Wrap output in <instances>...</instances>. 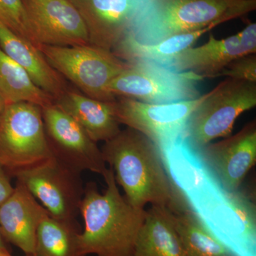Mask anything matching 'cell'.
Returning a JSON list of instances; mask_svg holds the SVG:
<instances>
[{
  "mask_svg": "<svg viewBox=\"0 0 256 256\" xmlns=\"http://www.w3.org/2000/svg\"><path fill=\"white\" fill-rule=\"evenodd\" d=\"M11 178L0 160V205L2 204L14 192V186L12 184Z\"/></svg>",
  "mask_w": 256,
  "mask_h": 256,
  "instance_id": "484cf974",
  "label": "cell"
},
{
  "mask_svg": "<svg viewBox=\"0 0 256 256\" xmlns=\"http://www.w3.org/2000/svg\"></svg>",
  "mask_w": 256,
  "mask_h": 256,
  "instance_id": "f546056e",
  "label": "cell"
},
{
  "mask_svg": "<svg viewBox=\"0 0 256 256\" xmlns=\"http://www.w3.org/2000/svg\"><path fill=\"white\" fill-rule=\"evenodd\" d=\"M24 6L28 38L37 48L90 44L85 22L70 0H24Z\"/></svg>",
  "mask_w": 256,
  "mask_h": 256,
  "instance_id": "8fae6325",
  "label": "cell"
},
{
  "mask_svg": "<svg viewBox=\"0 0 256 256\" xmlns=\"http://www.w3.org/2000/svg\"><path fill=\"white\" fill-rule=\"evenodd\" d=\"M48 214L22 184L16 182L11 196L0 205V232L5 242L28 256H35L36 234Z\"/></svg>",
  "mask_w": 256,
  "mask_h": 256,
  "instance_id": "2e32d148",
  "label": "cell"
},
{
  "mask_svg": "<svg viewBox=\"0 0 256 256\" xmlns=\"http://www.w3.org/2000/svg\"><path fill=\"white\" fill-rule=\"evenodd\" d=\"M161 154L190 212L236 256H256V205L248 194L225 190L185 140Z\"/></svg>",
  "mask_w": 256,
  "mask_h": 256,
  "instance_id": "6da1fadb",
  "label": "cell"
},
{
  "mask_svg": "<svg viewBox=\"0 0 256 256\" xmlns=\"http://www.w3.org/2000/svg\"><path fill=\"white\" fill-rule=\"evenodd\" d=\"M102 178L107 188L99 192L94 182L84 190L80 214L84 229L78 234L84 256H130L146 218V210L132 206L121 194L110 168Z\"/></svg>",
  "mask_w": 256,
  "mask_h": 256,
  "instance_id": "3957f363",
  "label": "cell"
},
{
  "mask_svg": "<svg viewBox=\"0 0 256 256\" xmlns=\"http://www.w3.org/2000/svg\"><path fill=\"white\" fill-rule=\"evenodd\" d=\"M217 26L212 24L197 31L175 35L154 44H143L128 36L112 52L127 63L146 62L165 66L182 52L192 48L203 35Z\"/></svg>",
  "mask_w": 256,
  "mask_h": 256,
  "instance_id": "ffe728a7",
  "label": "cell"
},
{
  "mask_svg": "<svg viewBox=\"0 0 256 256\" xmlns=\"http://www.w3.org/2000/svg\"><path fill=\"white\" fill-rule=\"evenodd\" d=\"M80 174L54 158L18 173L14 178L28 188L50 216L77 222L85 190Z\"/></svg>",
  "mask_w": 256,
  "mask_h": 256,
  "instance_id": "30bf717a",
  "label": "cell"
},
{
  "mask_svg": "<svg viewBox=\"0 0 256 256\" xmlns=\"http://www.w3.org/2000/svg\"><path fill=\"white\" fill-rule=\"evenodd\" d=\"M208 95L168 104L119 98L114 102V114L120 124L142 133L162 149L184 139L190 116Z\"/></svg>",
  "mask_w": 256,
  "mask_h": 256,
  "instance_id": "9c48e42d",
  "label": "cell"
},
{
  "mask_svg": "<svg viewBox=\"0 0 256 256\" xmlns=\"http://www.w3.org/2000/svg\"><path fill=\"white\" fill-rule=\"evenodd\" d=\"M48 63L74 84L84 95L104 102L117 100L110 94L111 82L129 67L110 50L87 44L76 46H40Z\"/></svg>",
  "mask_w": 256,
  "mask_h": 256,
  "instance_id": "8992f818",
  "label": "cell"
},
{
  "mask_svg": "<svg viewBox=\"0 0 256 256\" xmlns=\"http://www.w3.org/2000/svg\"><path fill=\"white\" fill-rule=\"evenodd\" d=\"M0 256H14L12 255L9 252V250L6 249L0 248Z\"/></svg>",
  "mask_w": 256,
  "mask_h": 256,
  "instance_id": "f1b7e54d",
  "label": "cell"
},
{
  "mask_svg": "<svg viewBox=\"0 0 256 256\" xmlns=\"http://www.w3.org/2000/svg\"><path fill=\"white\" fill-rule=\"evenodd\" d=\"M6 106H8V104H6V101H5L2 94H0V120H1L5 110H6Z\"/></svg>",
  "mask_w": 256,
  "mask_h": 256,
  "instance_id": "4316f807",
  "label": "cell"
},
{
  "mask_svg": "<svg viewBox=\"0 0 256 256\" xmlns=\"http://www.w3.org/2000/svg\"><path fill=\"white\" fill-rule=\"evenodd\" d=\"M0 94L6 104L30 102L41 108L54 102L40 88L28 72L0 48Z\"/></svg>",
  "mask_w": 256,
  "mask_h": 256,
  "instance_id": "44dd1931",
  "label": "cell"
},
{
  "mask_svg": "<svg viewBox=\"0 0 256 256\" xmlns=\"http://www.w3.org/2000/svg\"><path fill=\"white\" fill-rule=\"evenodd\" d=\"M196 151L225 190L238 191L256 162V120L246 124L235 136L210 143Z\"/></svg>",
  "mask_w": 256,
  "mask_h": 256,
  "instance_id": "5bb4252c",
  "label": "cell"
},
{
  "mask_svg": "<svg viewBox=\"0 0 256 256\" xmlns=\"http://www.w3.org/2000/svg\"><path fill=\"white\" fill-rule=\"evenodd\" d=\"M54 104L69 114L92 140L107 142L120 132L114 102H104L67 89Z\"/></svg>",
  "mask_w": 256,
  "mask_h": 256,
  "instance_id": "e0dca14e",
  "label": "cell"
},
{
  "mask_svg": "<svg viewBox=\"0 0 256 256\" xmlns=\"http://www.w3.org/2000/svg\"><path fill=\"white\" fill-rule=\"evenodd\" d=\"M77 222H68L46 216L36 234L35 256H84L79 252Z\"/></svg>",
  "mask_w": 256,
  "mask_h": 256,
  "instance_id": "603a6c76",
  "label": "cell"
},
{
  "mask_svg": "<svg viewBox=\"0 0 256 256\" xmlns=\"http://www.w3.org/2000/svg\"><path fill=\"white\" fill-rule=\"evenodd\" d=\"M42 110L54 158L80 174L88 171L104 176L108 168L98 143L54 102Z\"/></svg>",
  "mask_w": 256,
  "mask_h": 256,
  "instance_id": "7c38bea8",
  "label": "cell"
},
{
  "mask_svg": "<svg viewBox=\"0 0 256 256\" xmlns=\"http://www.w3.org/2000/svg\"><path fill=\"white\" fill-rule=\"evenodd\" d=\"M172 218L186 256H236L190 210L172 212Z\"/></svg>",
  "mask_w": 256,
  "mask_h": 256,
  "instance_id": "7402d4cb",
  "label": "cell"
},
{
  "mask_svg": "<svg viewBox=\"0 0 256 256\" xmlns=\"http://www.w3.org/2000/svg\"><path fill=\"white\" fill-rule=\"evenodd\" d=\"M204 78L192 72H176L158 64L138 62L111 82L109 90L117 98L152 104L194 100L201 96L198 82Z\"/></svg>",
  "mask_w": 256,
  "mask_h": 256,
  "instance_id": "ba28073f",
  "label": "cell"
},
{
  "mask_svg": "<svg viewBox=\"0 0 256 256\" xmlns=\"http://www.w3.org/2000/svg\"><path fill=\"white\" fill-rule=\"evenodd\" d=\"M256 52V24L250 23L242 32L224 40L210 34L204 45L182 52L164 67L176 72H192L204 79L217 78L232 62Z\"/></svg>",
  "mask_w": 256,
  "mask_h": 256,
  "instance_id": "9a60e30c",
  "label": "cell"
},
{
  "mask_svg": "<svg viewBox=\"0 0 256 256\" xmlns=\"http://www.w3.org/2000/svg\"><path fill=\"white\" fill-rule=\"evenodd\" d=\"M52 158L41 108L30 102L6 106L0 120V160L10 176Z\"/></svg>",
  "mask_w": 256,
  "mask_h": 256,
  "instance_id": "52a82bcc",
  "label": "cell"
},
{
  "mask_svg": "<svg viewBox=\"0 0 256 256\" xmlns=\"http://www.w3.org/2000/svg\"><path fill=\"white\" fill-rule=\"evenodd\" d=\"M6 242L4 238H3L1 232H0V248L8 250Z\"/></svg>",
  "mask_w": 256,
  "mask_h": 256,
  "instance_id": "83f0119b",
  "label": "cell"
},
{
  "mask_svg": "<svg viewBox=\"0 0 256 256\" xmlns=\"http://www.w3.org/2000/svg\"><path fill=\"white\" fill-rule=\"evenodd\" d=\"M130 256H186L171 210L160 206L146 210Z\"/></svg>",
  "mask_w": 256,
  "mask_h": 256,
  "instance_id": "d6986e66",
  "label": "cell"
},
{
  "mask_svg": "<svg viewBox=\"0 0 256 256\" xmlns=\"http://www.w3.org/2000/svg\"><path fill=\"white\" fill-rule=\"evenodd\" d=\"M220 77L256 82V56L250 54L237 58L222 70Z\"/></svg>",
  "mask_w": 256,
  "mask_h": 256,
  "instance_id": "d4e9b609",
  "label": "cell"
},
{
  "mask_svg": "<svg viewBox=\"0 0 256 256\" xmlns=\"http://www.w3.org/2000/svg\"><path fill=\"white\" fill-rule=\"evenodd\" d=\"M0 22L16 34L30 41L24 0H0Z\"/></svg>",
  "mask_w": 256,
  "mask_h": 256,
  "instance_id": "cb8c5ba5",
  "label": "cell"
},
{
  "mask_svg": "<svg viewBox=\"0 0 256 256\" xmlns=\"http://www.w3.org/2000/svg\"><path fill=\"white\" fill-rule=\"evenodd\" d=\"M256 106V82L227 78L192 112L184 139L197 150L228 138L239 116Z\"/></svg>",
  "mask_w": 256,
  "mask_h": 256,
  "instance_id": "5b68a950",
  "label": "cell"
},
{
  "mask_svg": "<svg viewBox=\"0 0 256 256\" xmlns=\"http://www.w3.org/2000/svg\"><path fill=\"white\" fill-rule=\"evenodd\" d=\"M256 9V0H148L128 36L143 44H154L175 35L218 26Z\"/></svg>",
  "mask_w": 256,
  "mask_h": 256,
  "instance_id": "277c9868",
  "label": "cell"
},
{
  "mask_svg": "<svg viewBox=\"0 0 256 256\" xmlns=\"http://www.w3.org/2000/svg\"><path fill=\"white\" fill-rule=\"evenodd\" d=\"M0 48L21 66L37 86L54 101L67 90L63 77L48 63L40 50L1 22Z\"/></svg>",
  "mask_w": 256,
  "mask_h": 256,
  "instance_id": "ac0fdd59",
  "label": "cell"
},
{
  "mask_svg": "<svg viewBox=\"0 0 256 256\" xmlns=\"http://www.w3.org/2000/svg\"><path fill=\"white\" fill-rule=\"evenodd\" d=\"M101 151L132 206L146 210L151 204L175 214L190 210L166 172L159 148L142 133L127 128Z\"/></svg>",
  "mask_w": 256,
  "mask_h": 256,
  "instance_id": "7a4b0ae2",
  "label": "cell"
},
{
  "mask_svg": "<svg viewBox=\"0 0 256 256\" xmlns=\"http://www.w3.org/2000/svg\"><path fill=\"white\" fill-rule=\"evenodd\" d=\"M86 26L89 44L112 52L131 32L148 0H70Z\"/></svg>",
  "mask_w": 256,
  "mask_h": 256,
  "instance_id": "4fadbf2b",
  "label": "cell"
}]
</instances>
